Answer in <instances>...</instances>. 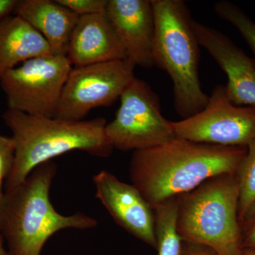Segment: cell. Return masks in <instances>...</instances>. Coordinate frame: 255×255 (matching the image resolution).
Segmentation results:
<instances>
[{
  "label": "cell",
  "instance_id": "obj_1",
  "mask_svg": "<svg viewBox=\"0 0 255 255\" xmlns=\"http://www.w3.org/2000/svg\"><path fill=\"white\" fill-rule=\"evenodd\" d=\"M246 152L247 147L201 143L176 137L163 145L134 151L129 176L153 209L211 178L235 173Z\"/></svg>",
  "mask_w": 255,
  "mask_h": 255
},
{
  "label": "cell",
  "instance_id": "obj_2",
  "mask_svg": "<svg viewBox=\"0 0 255 255\" xmlns=\"http://www.w3.org/2000/svg\"><path fill=\"white\" fill-rule=\"evenodd\" d=\"M58 166L39 164L22 182L4 190L0 203V235L9 255H41L47 241L65 229L90 230L97 220L79 212L65 216L52 204L50 190Z\"/></svg>",
  "mask_w": 255,
  "mask_h": 255
},
{
  "label": "cell",
  "instance_id": "obj_3",
  "mask_svg": "<svg viewBox=\"0 0 255 255\" xmlns=\"http://www.w3.org/2000/svg\"><path fill=\"white\" fill-rule=\"evenodd\" d=\"M11 130L15 160L4 190L22 182L42 163L70 151L80 150L94 157L107 158L114 147L106 133L105 119L68 121L36 117L7 110L1 115Z\"/></svg>",
  "mask_w": 255,
  "mask_h": 255
},
{
  "label": "cell",
  "instance_id": "obj_4",
  "mask_svg": "<svg viewBox=\"0 0 255 255\" xmlns=\"http://www.w3.org/2000/svg\"><path fill=\"white\" fill-rule=\"evenodd\" d=\"M155 21V66L173 82L174 107L183 119L205 108L209 96L199 80L200 48L194 20L182 0H151Z\"/></svg>",
  "mask_w": 255,
  "mask_h": 255
},
{
  "label": "cell",
  "instance_id": "obj_5",
  "mask_svg": "<svg viewBox=\"0 0 255 255\" xmlns=\"http://www.w3.org/2000/svg\"><path fill=\"white\" fill-rule=\"evenodd\" d=\"M238 208L236 172L211 178L179 196L178 233L184 243L206 247L216 255H242Z\"/></svg>",
  "mask_w": 255,
  "mask_h": 255
},
{
  "label": "cell",
  "instance_id": "obj_6",
  "mask_svg": "<svg viewBox=\"0 0 255 255\" xmlns=\"http://www.w3.org/2000/svg\"><path fill=\"white\" fill-rule=\"evenodd\" d=\"M119 100L115 118L106 127L114 149L134 152L175 138L172 122L162 115L159 96L147 82L135 78Z\"/></svg>",
  "mask_w": 255,
  "mask_h": 255
},
{
  "label": "cell",
  "instance_id": "obj_7",
  "mask_svg": "<svg viewBox=\"0 0 255 255\" xmlns=\"http://www.w3.org/2000/svg\"><path fill=\"white\" fill-rule=\"evenodd\" d=\"M73 66L65 55L36 57L0 78L8 110L55 118L65 82Z\"/></svg>",
  "mask_w": 255,
  "mask_h": 255
},
{
  "label": "cell",
  "instance_id": "obj_8",
  "mask_svg": "<svg viewBox=\"0 0 255 255\" xmlns=\"http://www.w3.org/2000/svg\"><path fill=\"white\" fill-rule=\"evenodd\" d=\"M135 68L128 59L73 68L55 118L82 121L94 109L113 105L135 79Z\"/></svg>",
  "mask_w": 255,
  "mask_h": 255
},
{
  "label": "cell",
  "instance_id": "obj_9",
  "mask_svg": "<svg viewBox=\"0 0 255 255\" xmlns=\"http://www.w3.org/2000/svg\"><path fill=\"white\" fill-rule=\"evenodd\" d=\"M175 136L201 143L247 147L255 138V107H240L228 98L226 87H214L205 108L172 122Z\"/></svg>",
  "mask_w": 255,
  "mask_h": 255
},
{
  "label": "cell",
  "instance_id": "obj_10",
  "mask_svg": "<svg viewBox=\"0 0 255 255\" xmlns=\"http://www.w3.org/2000/svg\"><path fill=\"white\" fill-rule=\"evenodd\" d=\"M93 182L96 198L117 225L156 249L155 212L140 191L106 170L95 174Z\"/></svg>",
  "mask_w": 255,
  "mask_h": 255
},
{
  "label": "cell",
  "instance_id": "obj_11",
  "mask_svg": "<svg viewBox=\"0 0 255 255\" xmlns=\"http://www.w3.org/2000/svg\"><path fill=\"white\" fill-rule=\"evenodd\" d=\"M193 27L204 47L227 76L230 100L240 107H255V62L223 33L194 21Z\"/></svg>",
  "mask_w": 255,
  "mask_h": 255
},
{
  "label": "cell",
  "instance_id": "obj_12",
  "mask_svg": "<svg viewBox=\"0 0 255 255\" xmlns=\"http://www.w3.org/2000/svg\"><path fill=\"white\" fill-rule=\"evenodd\" d=\"M107 14L135 67L155 66V21L151 0H108Z\"/></svg>",
  "mask_w": 255,
  "mask_h": 255
},
{
  "label": "cell",
  "instance_id": "obj_13",
  "mask_svg": "<svg viewBox=\"0 0 255 255\" xmlns=\"http://www.w3.org/2000/svg\"><path fill=\"white\" fill-rule=\"evenodd\" d=\"M67 57L73 68L127 59L107 12L80 16L69 42Z\"/></svg>",
  "mask_w": 255,
  "mask_h": 255
},
{
  "label": "cell",
  "instance_id": "obj_14",
  "mask_svg": "<svg viewBox=\"0 0 255 255\" xmlns=\"http://www.w3.org/2000/svg\"><path fill=\"white\" fill-rule=\"evenodd\" d=\"M43 36L52 54L65 55L80 16L56 0H17L14 11Z\"/></svg>",
  "mask_w": 255,
  "mask_h": 255
},
{
  "label": "cell",
  "instance_id": "obj_15",
  "mask_svg": "<svg viewBox=\"0 0 255 255\" xmlns=\"http://www.w3.org/2000/svg\"><path fill=\"white\" fill-rule=\"evenodd\" d=\"M53 55L48 42L24 19L10 15L0 21V78L26 60Z\"/></svg>",
  "mask_w": 255,
  "mask_h": 255
},
{
  "label": "cell",
  "instance_id": "obj_16",
  "mask_svg": "<svg viewBox=\"0 0 255 255\" xmlns=\"http://www.w3.org/2000/svg\"><path fill=\"white\" fill-rule=\"evenodd\" d=\"M179 196L154 208L157 255H182L184 242L177 231Z\"/></svg>",
  "mask_w": 255,
  "mask_h": 255
},
{
  "label": "cell",
  "instance_id": "obj_17",
  "mask_svg": "<svg viewBox=\"0 0 255 255\" xmlns=\"http://www.w3.org/2000/svg\"><path fill=\"white\" fill-rule=\"evenodd\" d=\"M239 187L240 223L255 206V138L247 146V152L236 172Z\"/></svg>",
  "mask_w": 255,
  "mask_h": 255
},
{
  "label": "cell",
  "instance_id": "obj_18",
  "mask_svg": "<svg viewBox=\"0 0 255 255\" xmlns=\"http://www.w3.org/2000/svg\"><path fill=\"white\" fill-rule=\"evenodd\" d=\"M214 10L219 17L233 25L243 36L255 55V22L237 5L228 1H218Z\"/></svg>",
  "mask_w": 255,
  "mask_h": 255
},
{
  "label": "cell",
  "instance_id": "obj_19",
  "mask_svg": "<svg viewBox=\"0 0 255 255\" xmlns=\"http://www.w3.org/2000/svg\"><path fill=\"white\" fill-rule=\"evenodd\" d=\"M14 160L15 145L12 137L0 132V203L4 196L3 185L12 171Z\"/></svg>",
  "mask_w": 255,
  "mask_h": 255
},
{
  "label": "cell",
  "instance_id": "obj_20",
  "mask_svg": "<svg viewBox=\"0 0 255 255\" xmlns=\"http://www.w3.org/2000/svg\"><path fill=\"white\" fill-rule=\"evenodd\" d=\"M79 16L107 12L108 0H56Z\"/></svg>",
  "mask_w": 255,
  "mask_h": 255
},
{
  "label": "cell",
  "instance_id": "obj_21",
  "mask_svg": "<svg viewBox=\"0 0 255 255\" xmlns=\"http://www.w3.org/2000/svg\"><path fill=\"white\" fill-rule=\"evenodd\" d=\"M241 226L243 249L255 250V206Z\"/></svg>",
  "mask_w": 255,
  "mask_h": 255
},
{
  "label": "cell",
  "instance_id": "obj_22",
  "mask_svg": "<svg viewBox=\"0 0 255 255\" xmlns=\"http://www.w3.org/2000/svg\"><path fill=\"white\" fill-rule=\"evenodd\" d=\"M182 255H216L214 251L206 247L184 243Z\"/></svg>",
  "mask_w": 255,
  "mask_h": 255
},
{
  "label": "cell",
  "instance_id": "obj_23",
  "mask_svg": "<svg viewBox=\"0 0 255 255\" xmlns=\"http://www.w3.org/2000/svg\"><path fill=\"white\" fill-rule=\"evenodd\" d=\"M17 0H0V21L14 14Z\"/></svg>",
  "mask_w": 255,
  "mask_h": 255
},
{
  "label": "cell",
  "instance_id": "obj_24",
  "mask_svg": "<svg viewBox=\"0 0 255 255\" xmlns=\"http://www.w3.org/2000/svg\"><path fill=\"white\" fill-rule=\"evenodd\" d=\"M4 243V238L0 235V255H9L7 249L5 248Z\"/></svg>",
  "mask_w": 255,
  "mask_h": 255
},
{
  "label": "cell",
  "instance_id": "obj_25",
  "mask_svg": "<svg viewBox=\"0 0 255 255\" xmlns=\"http://www.w3.org/2000/svg\"><path fill=\"white\" fill-rule=\"evenodd\" d=\"M242 255H255V250H244Z\"/></svg>",
  "mask_w": 255,
  "mask_h": 255
},
{
  "label": "cell",
  "instance_id": "obj_26",
  "mask_svg": "<svg viewBox=\"0 0 255 255\" xmlns=\"http://www.w3.org/2000/svg\"></svg>",
  "mask_w": 255,
  "mask_h": 255
}]
</instances>
